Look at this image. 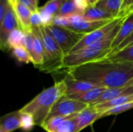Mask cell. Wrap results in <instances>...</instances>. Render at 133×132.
<instances>
[{"mask_svg": "<svg viewBox=\"0 0 133 132\" xmlns=\"http://www.w3.org/2000/svg\"><path fill=\"white\" fill-rule=\"evenodd\" d=\"M65 70L75 79L107 89L125 86L133 79V62L114 61L108 58Z\"/></svg>", "mask_w": 133, "mask_h": 132, "instance_id": "obj_1", "label": "cell"}, {"mask_svg": "<svg viewBox=\"0 0 133 132\" xmlns=\"http://www.w3.org/2000/svg\"><path fill=\"white\" fill-rule=\"evenodd\" d=\"M34 2H35V4L38 6V2H39V0H34Z\"/></svg>", "mask_w": 133, "mask_h": 132, "instance_id": "obj_41", "label": "cell"}, {"mask_svg": "<svg viewBox=\"0 0 133 132\" xmlns=\"http://www.w3.org/2000/svg\"><path fill=\"white\" fill-rule=\"evenodd\" d=\"M131 46H133V33L121 44V45H119L115 50H114L111 53V54H115V53H116V52H118V51H122V50H123V49H125V48H126V47H131ZM110 54V55H111ZM109 55V56H110Z\"/></svg>", "mask_w": 133, "mask_h": 132, "instance_id": "obj_33", "label": "cell"}, {"mask_svg": "<svg viewBox=\"0 0 133 132\" xmlns=\"http://www.w3.org/2000/svg\"><path fill=\"white\" fill-rule=\"evenodd\" d=\"M20 117L19 110L2 116L0 119V132H13L20 128Z\"/></svg>", "mask_w": 133, "mask_h": 132, "instance_id": "obj_16", "label": "cell"}, {"mask_svg": "<svg viewBox=\"0 0 133 132\" xmlns=\"http://www.w3.org/2000/svg\"><path fill=\"white\" fill-rule=\"evenodd\" d=\"M25 41V32L20 29L17 28L12 30L7 40V46L9 50H12L19 47H24Z\"/></svg>", "mask_w": 133, "mask_h": 132, "instance_id": "obj_22", "label": "cell"}, {"mask_svg": "<svg viewBox=\"0 0 133 132\" xmlns=\"http://www.w3.org/2000/svg\"><path fill=\"white\" fill-rule=\"evenodd\" d=\"M45 28L48 33L61 47L65 54L71 52L75 46L86 35L84 33L76 32L66 27H61L55 25H51Z\"/></svg>", "mask_w": 133, "mask_h": 132, "instance_id": "obj_5", "label": "cell"}, {"mask_svg": "<svg viewBox=\"0 0 133 132\" xmlns=\"http://www.w3.org/2000/svg\"><path fill=\"white\" fill-rule=\"evenodd\" d=\"M34 35L32 31L30 32H25V41H24V47L27 50L29 54L32 58L33 54V47H34Z\"/></svg>", "mask_w": 133, "mask_h": 132, "instance_id": "obj_29", "label": "cell"}, {"mask_svg": "<svg viewBox=\"0 0 133 132\" xmlns=\"http://www.w3.org/2000/svg\"><path fill=\"white\" fill-rule=\"evenodd\" d=\"M20 28L18 23L15 11L10 5L4 16V18L0 21V47L2 51H8L7 40L10 33L15 29Z\"/></svg>", "mask_w": 133, "mask_h": 132, "instance_id": "obj_8", "label": "cell"}, {"mask_svg": "<svg viewBox=\"0 0 133 132\" xmlns=\"http://www.w3.org/2000/svg\"><path fill=\"white\" fill-rule=\"evenodd\" d=\"M21 113V112H20ZM34 117L27 113H21L20 117V129L24 132L31 131L35 126Z\"/></svg>", "mask_w": 133, "mask_h": 132, "instance_id": "obj_27", "label": "cell"}, {"mask_svg": "<svg viewBox=\"0 0 133 132\" xmlns=\"http://www.w3.org/2000/svg\"><path fill=\"white\" fill-rule=\"evenodd\" d=\"M30 24L32 27H41L43 26V21L41 13L37 11L33 12L30 16Z\"/></svg>", "mask_w": 133, "mask_h": 132, "instance_id": "obj_31", "label": "cell"}, {"mask_svg": "<svg viewBox=\"0 0 133 132\" xmlns=\"http://www.w3.org/2000/svg\"><path fill=\"white\" fill-rule=\"evenodd\" d=\"M74 14H82V13L77 9L76 5H75L72 0H66L56 15L69 17Z\"/></svg>", "mask_w": 133, "mask_h": 132, "instance_id": "obj_25", "label": "cell"}, {"mask_svg": "<svg viewBox=\"0 0 133 132\" xmlns=\"http://www.w3.org/2000/svg\"><path fill=\"white\" fill-rule=\"evenodd\" d=\"M63 80L65 81L66 84V87H67L65 96L78 95V94L85 93L93 88L97 87V85L91 83L90 82L75 79L68 74L63 79Z\"/></svg>", "mask_w": 133, "mask_h": 132, "instance_id": "obj_11", "label": "cell"}, {"mask_svg": "<svg viewBox=\"0 0 133 132\" xmlns=\"http://www.w3.org/2000/svg\"><path fill=\"white\" fill-rule=\"evenodd\" d=\"M129 94H133V87L132 86H130L129 83L126 86H122V87L107 89L101 94V96L99 98H97L90 106H94L97 104L107 103V102L113 100L121 96L129 95Z\"/></svg>", "mask_w": 133, "mask_h": 132, "instance_id": "obj_13", "label": "cell"}, {"mask_svg": "<svg viewBox=\"0 0 133 132\" xmlns=\"http://www.w3.org/2000/svg\"><path fill=\"white\" fill-rule=\"evenodd\" d=\"M133 33V13L128 15L125 17L120 29L112 43V51L115 50L119 45H121ZM111 51V52H112Z\"/></svg>", "mask_w": 133, "mask_h": 132, "instance_id": "obj_14", "label": "cell"}, {"mask_svg": "<svg viewBox=\"0 0 133 132\" xmlns=\"http://www.w3.org/2000/svg\"><path fill=\"white\" fill-rule=\"evenodd\" d=\"M97 2V0H90V2H91V4H92V5H94L96 2Z\"/></svg>", "mask_w": 133, "mask_h": 132, "instance_id": "obj_39", "label": "cell"}, {"mask_svg": "<svg viewBox=\"0 0 133 132\" xmlns=\"http://www.w3.org/2000/svg\"><path fill=\"white\" fill-rule=\"evenodd\" d=\"M40 33L44 46V62L38 69L51 73L63 70V59L65 55L64 51L44 26L40 27Z\"/></svg>", "mask_w": 133, "mask_h": 132, "instance_id": "obj_4", "label": "cell"}, {"mask_svg": "<svg viewBox=\"0 0 133 132\" xmlns=\"http://www.w3.org/2000/svg\"><path fill=\"white\" fill-rule=\"evenodd\" d=\"M13 9L15 11L16 16L20 29H22L24 32L32 31V26L30 24V16L33 12L26 6L19 2L13 7Z\"/></svg>", "mask_w": 133, "mask_h": 132, "instance_id": "obj_17", "label": "cell"}, {"mask_svg": "<svg viewBox=\"0 0 133 132\" xmlns=\"http://www.w3.org/2000/svg\"><path fill=\"white\" fill-rule=\"evenodd\" d=\"M89 106V104L64 96L55 103L47 120L54 117H67L75 115L81 112Z\"/></svg>", "mask_w": 133, "mask_h": 132, "instance_id": "obj_6", "label": "cell"}, {"mask_svg": "<svg viewBox=\"0 0 133 132\" xmlns=\"http://www.w3.org/2000/svg\"><path fill=\"white\" fill-rule=\"evenodd\" d=\"M132 13H133V5L130 7V8H129V9L125 11V12L123 14V17H126L128 15L132 14Z\"/></svg>", "mask_w": 133, "mask_h": 132, "instance_id": "obj_37", "label": "cell"}, {"mask_svg": "<svg viewBox=\"0 0 133 132\" xmlns=\"http://www.w3.org/2000/svg\"><path fill=\"white\" fill-rule=\"evenodd\" d=\"M10 4L9 3L8 0H1L0 1V21L2 20L4 16L5 15Z\"/></svg>", "mask_w": 133, "mask_h": 132, "instance_id": "obj_35", "label": "cell"}, {"mask_svg": "<svg viewBox=\"0 0 133 132\" xmlns=\"http://www.w3.org/2000/svg\"><path fill=\"white\" fill-rule=\"evenodd\" d=\"M70 23H70L69 17L56 15L54 17L52 25H55L57 26H61V27H69Z\"/></svg>", "mask_w": 133, "mask_h": 132, "instance_id": "obj_30", "label": "cell"}, {"mask_svg": "<svg viewBox=\"0 0 133 132\" xmlns=\"http://www.w3.org/2000/svg\"><path fill=\"white\" fill-rule=\"evenodd\" d=\"M18 2L23 5H25V6H26L32 12H36L39 9V7L35 4L34 0H18Z\"/></svg>", "mask_w": 133, "mask_h": 132, "instance_id": "obj_34", "label": "cell"}, {"mask_svg": "<svg viewBox=\"0 0 133 132\" xmlns=\"http://www.w3.org/2000/svg\"><path fill=\"white\" fill-rule=\"evenodd\" d=\"M12 56L19 62L24 64L32 63V58L27 50L24 47H19L12 50Z\"/></svg>", "mask_w": 133, "mask_h": 132, "instance_id": "obj_26", "label": "cell"}, {"mask_svg": "<svg viewBox=\"0 0 133 132\" xmlns=\"http://www.w3.org/2000/svg\"><path fill=\"white\" fill-rule=\"evenodd\" d=\"M102 114L97 110L94 107L89 106L81 112L76 115V131L79 132L92 124L97 120L101 119Z\"/></svg>", "mask_w": 133, "mask_h": 132, "instance_id": "obj_10", "label": "cell"}, {"mask_svg": "<svg viewBox=\"0 0 133 132\" xmlns=\"http://www.w3.org/2000/svg\"><path fill=\"white\" fill-rule=\"evenodd\" d=\"M123 20L102 41L65 54L63 59V68L69 69L76 68L90 62L108 58L112 51V43L120 29Z\"/></svg>", "mask_w": 133, "mask_h": 132, "instance_id": "obj_3", "label": "cell"}, {"mask_svg": "<svg viewBox=\"0 0 133 132\" xmlns=\"http://www.w3.org/2000/svg\"><path fill=\"white\" fill-rule=\"evenodd\" d=\"M83 17L84 20L89 21H99V20H113L117 19L112 14L105 12L99 7L91 5L83 14Z\"/></svg>", "mask_w": 133, "mask_h": 132, "instance_id": "obj_18", "label": "cell"}, {"mask_svg": "<svg viewBox=\"0 0 133 132\" xmlns=\"http://www.w3.org/2000/svg\"><path fill=\"white\" fill-rule=\"evenodd\" d=\"M66 0H49L46 4L38 9L39 12L48 13L52 16H55L64 4Z\"/></svg>", "mask_w": 133, "mask_h": 132, "instance_id": "obj_24", "label": "cell"}, {"mask_svg": "<svg viewBox=\"0 0 133 132\" xmlns=\"http://www.w3.org/2000/svg\"><path fill=\"white\" fill-rule=\"evenodd\" d=\"M114 61H129L133 62V46L126 47L106 58Z\"/></svg>", "mask_w": 133, "mask_h": 132, "instance_id": "obj_23", "label": "cell"}, {"mask_svg": "<svg viewBox=\"0 0 133 132\" xmlns=\"http://www.w3.org/2000/svg\"><path fill=\"white\" fill-rule=\"evenodd\" d=\"M66 89V84L63 79L57 81L53 86L37 94L28 103L19 109V111L31 114L34 117L35 124L42 127L55 103L65 96Z\"/></svg>", "mask_w": 133, "mask_h": 132, "instance_id": "obj_2", "label": "cell"}, {"mask_svg": "<svg viewBox=\"0 0 133 132\" xmlns=\"http://www.w3.org/2000/svg\"><path fill=\"white\" fill-rule=\"evenodd\" d=\"M133 102V94H129V95H123L113 100H111L109 102L107 103H101V104H97L94 107L97 110H98L99 112H101V114L108 110H110L113 107L125 104V103H131ZM102 116V115H101Z\"/></svg>", "mask_w": 133, "mask_h": 132, "instance_id": "obj_21", "label": "cell"}, {"mask_svg": "<svg viewBox=\"0 0 133 132\" xmlns=\"http://www.w3.org/2000/svg\"><path fill=\"white\" fill-rule=\"evenodd\" d=\"M124 18L125 17L117 18V19L112 20L111 22H110L109 23H108L107 25L104 26L103 27L97 29V30L90 33L86 34L83 37V38L75 46V47L72 49V51L71 52L81 50V49L85 48L88 46H90L92 44H97L98 42L102 41L124 19Z\"/></svg>", "mask_w": 133, "mask_h": 132, "instance_id": "obj_7", "label": "cell"}, {"mask_svg": "<svg viewBox=\"0 0 133 132\" xmlns=\"http://www.w3.org/2000/svg\"><path fill=\"white\" fill-rule=\"evenodd\" d=\"M76 115L51 117L47 120L41 128L47 132H76Z\"/></svg>", "mask_w": 133, "mask_h": 132, "instance_id": "obj_9", "label": "cell"}, {"mask_svg": "<svg viewBox=\"0 0 133 132\" xmlns=\"http://www.w3.org/2000/svg\"><path fill=\"white\" fill-rule=\"evenodd\" d=\"M129 84L130 86H132V87H133V79H132V80H130V81H129Z\"/></svg>", "mask_w": 133, "mask_h": 132, "instance_id": "obj_40", "label": "cell"}, {"mask_svg": "<svg viewBox=\"0 0 133 132\" xmlns=\"http://www.w3.org/2000/svg\"><path fill=\"white\" fill-rule=\"evenodd\" d=\"M114 20V19H113ZM112 20H99V21H89V20H82L76 23H72L69 26V28L72 30H74L78 33H82L84 34L90 33L97 29L103 27L107 25Z\"/></svg>", "mask_w": 133, "mask_h": 132, "instance_id": "obj_15", "label": "cell"}, {"mask_svg": "<svg viewBox=\"0 0 133 132\" xmlns=\"http://www.w3.org/2000/svg\"><path fill=\"white\" fill-rule=\"evenodd\" d=\"M91 130H92V132H95L94 130V128H93V126H91Z\"/></svg>", "mask_w": 133, "mask_h": 132, "instance_id": "obj_42", "label": "cell"}, {"mask_svg": "<svg viewBox=\"0 0 133 132\" xmlns=\"http://www.w3.org/2000/svg\"><path fill=\"white\" fill-rule=\"evenodd\" d=\"M97 1H98V0H97Z\"/></svg>", "mask_w": 133, "mask_h": 132, "instance_id": "obj_43", "label": "cell"}, {"mask_svg": "<svg viewBox=\"0 0 133 132\" xmlns=\"http://www.w3.org/2000/svg\"><path fill=\"white\" fill-rule=\"evenodd\" d=\"M123 0H98L94 5L101 8L107 12L112 14L116 18H120Z\"/></svg>", "mask_w": 133, "mask_h": 132, "instance_id": "obj_20", "label": "cell"}, {"mask_svg": "<svg viewBox=\"0 0 133 132\" xmlns=\"http://www.w3.org/2000/svg\"><path fill=\"white\" fill-rule=\"evenodd\" d=\"M133 109V102L131 103H125L115 107H113L110 110H108L102 113V118L105 117H108V116H111V115H118L122 113L126 112L128 110H130Z\"/></svg>", "mask_w": 133, "mask_h": 132, "instance_id": "obj_28", "label": "cell"}, {"mask_svg": "<svg viewBox=\"0 0 133 132\" xmlns=\"http://www.w3.org/2000/svg\"><path fill=\"white\" fill-rule=\"evenodd\" d=\"M79 12L83 14L91 5L90 0H72Z\"/></svg>", "mask_w": 133, "mask_h": 132, "instance_id": "obj_32", "label": "cell"}, {"mask_svg": "<svg viewBox=\"0 0 133 132\" xmlns=\"http://www.w3.org/2000/svg\"><path fill=\"white\" fill-rule=\"evenodd\" d=\"M107 89V88L105 87H101V86H97L95 88H93L85 93L78 94V95H74V96H68L70 97L72 99L79 100L82 103L91 105L97 98H99L101 94Z\"/></svg>", "mask_w": 133, "mask_h": 132, "instance_id": "obj_19", "label": "cell"}, {"mask_svg": "<svg viewBox=\"0 0 133 132\" xmlns=\"http://www.w3.org/2000/svg\"><path fill=\"white\" fill-rule=\"evenodd\" d=\"M132 5L133 0H123L122 1V9H121L120 14H119V17H123V14Z\"/></svg>", "mask_w": 133, "mask_h": 132, "instance_id": "obj_36", "label": "cell"}, {"mask_svg": "<svg viewBox=\"0 0 133 132\" xmlns=\"http://www.w3.org/2000/svg\"><path fill=\"white\" fill-rule=\"evenodd\" d=\"M8 2H9V3L10 4V5L13 8V7L17 4L18 0H8Z\"/></svg>", "mask_w": 133, "mask_h": 132, "instance_id": "obj_38", "label": "cell"}, {"mask_svg": "<svg viewBox=\"0 0 133 132\" xmlns=\"http://www.w3.org/2000/svg\"><path fill=\"white\" fill-rule=\"evenodd\" d=\"M32 32L34 35L32 54V64L36 68H39L44 62V51L40 33V27H32Z\"/></svg>", "mask_w": 133, "mask_h": 132, "instance_id": "obj_12", "label": "cell"}]
</instances>
